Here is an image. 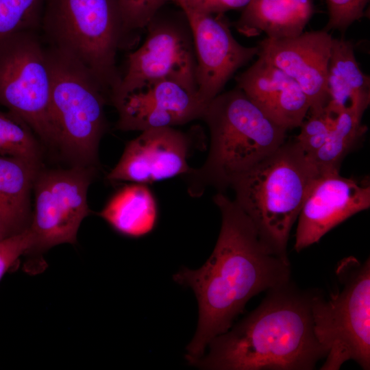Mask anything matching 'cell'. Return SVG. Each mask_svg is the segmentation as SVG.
Here are the masks:
<instances>
[{
	"label": "cell",
	"mask_w": 370,
	"mask_h": 370,
	"mask_svg": "<svg viewBox=\"0 0 370 370\" xmlns=\"http://www.w3.org/2000/svg\"><path fill=\"white\" fill-rule=\"evenodd\" d=\"M213 201L221 227L212 254L199 269L182 268L173 275L175 282L193 290L198 301L197 330L186 347L189 363L231 328L253 297L291 281L290 261L278 255L235 201L222 192Z\"/></svg>",
	"instance_id": "6da1fadb"
},
{
	"label": "cell",
	"mask_w": 370,
	"mask_h": 370,
	"mask_svg": "<svg viewBox=\"0 0 370 370\" xmlns=\"http://www.w3.org/2000/svg\"><path fill=\"white\" fill-rule=\"evenodd\" d=\"M312 293L291 281L267 291L255 310L190 364L208 370L314 369L326 352L314 332Z\"/></svg>",
	"instance_id": "7a4b0ae2"
},
{
	"label": "cell",
	"mask_w": 370,
	"mask_h": 370,
	"mask_svg": "<svg viewBox=\"0 0 370 370\" xmlns=\"http://www.w3.org/2000/svg\"><path fill=\"white\" fill-rule=\"evenodd\" d=\"M201 119L209 128L210 144L204 164L186 175L192 197L201 196L209 186L222 192L286 142L287 130L237 87L214 97Z\"/></svg>",
	"instance_id": "3957f363"
},
{
	"label": "cell",
	"mask_w": 370,
	"mask_h": 370,
	"mask_svg": "<svg viewBox=\"0 0 370 370\" xmlns=\"http://www.w3.org/2000/svg\"><path fill=\"white\" fill-rule=\"evenodd\" d=\"M321 172L295 140L285 142L230 184L235 202L284 260H289L291 231Z\"/></svg>",
	"instance_id": "277c9868"
},
{
	"label": "cell",
	"mask_w": 370,
	"mask_h": 370,
	"mask_svg": "<svg viewBox=\"0 0 370 370\" xmlns=\"http://www.w3.org/2000/svg\"><path fill=\"white\" fill-rule=\"evenodd\" d=\"M40 23L49 46L83 66L110 99L121 81L116 58L126 34L115 0H45Z\"/></svg>",
	"instance_id": "5b68a950"
},
{
	"label": "cell",
	"mask_w": 370,
	"mask_h": 370,
	"mask_svg": "<svg viewBox=\"0 0 370 370\" xmlns=\"http://www.w3.org/2000/svg\"><path fill=\"white\" fill-rule=\"evenodd\" d=\"M337 291L328 298L313 291L311 313L317 339L326 352L321 370H338L349 360L370 369V259L337 264Z\"/></svg>",
	"instance_id": "8992f818"
},
{
	"label": "cell",
	"mask_w": 370,
	"mask_h": 370,
	"mask_svg": "<svg viewBox=\"0 0 370 370\" xmlns=\"http://www.w3.org/2000/svg\"><path fill=\"white\" fill-rule=\"evenodd\" d=\"M47 47L51 73L50 111L58 147L73 163L94 167L107 129L104 107L109 97L79 64Z\"/></svg>",
	"instance_id": "52a82bcc"
},
{
	"label": "cell",
	"mask_w": 370,
	"mask_h": 370,
	"mask_svg": "<svg viewBox=\"0 0 370 370\" xmlns=\"http://www.w3.org/2000/svg\"><path fill=\"white\" fill-rule=\"evenodd\" d=\"M47 53L33 30L0 40V104L22 119L45 144L58 147L50 111Z\"/></svg>",
	"instance_id": "ba28073f"
},
{
	"label": "cell",
	"mask_w": 370,
	"mask_h": 370,
	"mask_svg": "<svg viewBox=\"0 0 370 370\" xmlns=\"http://www.w3.org/2000/svg\"><path fill=\"white\" fill-rule=\"evenodd\" d=\"M94 167L73 165L65 169H40L33 186L34 210L29 229L34 238L25 269L42 268L41 254L62 243L73 244L83 219L90 213L87 193Z\"/></svg>",
	"instance_id": "9c48e42d"
},
{
	"label": "cell",
	"mask_w": 370,
	"mask_h": 370,
	"mask_svg": "<svg viewBox=\"0 0 370 370\" xmlns=\"http://www.w3.org/2000/svg\"><path fill=\"white\" fill-rule=\"evenodd\" d=\"M147 28L142 45L128 55L125 73L110 101L113 105L134 90L159 81L175 82L197 96L196 57L186 16L182 21L156 16Z\"/></svg>",
	"instance_id": "30bf717a"
},
{
	"label": "cell",
	"mask_w": 370,
	"mask_h": 370,
	"mask_svg": "<svg viewBox=\"0 0 370 370\" xmlns=\"http://www.w3.org/2000/svg\"><path fill=\"white\" fill-rule=\"evenodd\" d=\"M191 29L196 57L197 97L206 106L222 92L238 69L258 56V46L246 47L233 36L223 14L182 9Z\"/></svg>",
	"instance_id": "8fae6325"
},
{
	"label": "cell",
	"mask_w": 370,
	"mask_h": 370,
	"mask_svg": "<svg viewBox=\"0 0 370 370\" xmlns=\"http://www.w3.org/2000/svg\"><path fill=\"white\" fill-rule=\"evenodd\" d=\"M370 207L369 180L343 177L339 170L322 171L297 219V252L318 243L334 227Z\"/></svg>",
	"instance_id": "7c38bea8"
},
{
	"label": "cell",
	"mask_w": 370,
	"mask_h": 370,
	"mask_svg": "<svg viewBox=\"0 0 370 370\" xmlns=\"http://www.w3.org/2000/svg\"><path fill=\"white\" fill-rule=\"evenodd\" d=\"M332 39L322 29L287 38L266 37L257 45L258 56L298 84L308 99L310 114L323 112L329 102L327 79Z\"/></svg>",
	"instance_id": "4fadbf2b"
},
{
	"label": "cell",
	"mask_w": 370,
	"mask_h": 370,
	"mask_svg": "<svg viewBox=\"0 0 370 370\" xmlns=\"http://www.w3.org/2000/svg\"><path fill=\"white\" fill-rule=\"evenodd\" d=\"M190 136L174 127L143 131L127 143L106 179L147 184L189 174L193 170L188 164Z\"/></svg>",
	"instance_id": "5bb4252c"
},
{
	"label": "cell",
	"mask_w": 370,
	"mask_h": 370,
	"mask_svg": "<svg viewBox=\"0 0 370 370\" xmlns=\"http://www.w3.org/2000/svg\"><path fill=\"white\" fill-rule=\"evenodd\" d=\"M113 106L119 115L117 129L141 132L201 119L206 108L197 95L170 81L145 84Z\"/></svg>",
	"instance_id": "9a60e30c"
},
{
	"label": "cell",
	"mask_w": 370,
	"mask_h": 370,
	"mask_svg": "<svg viewBox=\"0 0 370 370\" xmlns=\"http://www.w3.org/2000/svg\"><path fill=\"white\" fill-rule=\"evenodd\" d=\"M258 57L253 64L236 77V87L285 130L300 127L310 108L306 95L287 74Z\"/></svg>",
	"instance_id": "2e32d148"
},
{
	"label": "cell",
	"mask_w": 370,
	"mask_h": 370,
	"mask_svg": "<svg viewBox=\"0 0 370 370\" xmlns=\"http://www.w3.org/2000/svg\"><path fill=\"white\" fill-rule=\"evenodd\" d=\"M314 12L312 0H249L234 26L247 37L291 38L304 32Z\"/></svg>",
	"instance_id": "e0dca14e"
},
{
	"label": "cell",
	"mask_w": 370,
	"mask_h": 370,
	"mask_svg": "<svg viewBox=\"0 0 370 370\" xmlns=\"http://www.w3.org/2000/svg\"><path fill=\"white\" fill-rule=\"evenodd\" d=\"M327 84L328 112L337 116L350 108L364 114L370 103V78L361 71L350 40L333 38Z\"/></svg>",
	"instance_id": "ac0fdd59"
},
{
	"label": "cell",
	"mask_w": 370,
	"mask_h": 370,
	"mask_svg": "<svg viewBox=\"0 0 370 370\" xmlns=\"http://www.w3.org/2000/svg\"><path fill=\"white\" fill-rule=\"evenodd\" d=\"M99 214L119 233L138 238L153 230L158 208L147 184L133 183L119 189Z\"/></svg>",
	"instance_id": "d6986e66"
},
{
	"label": "cell",
	"mask_w": 370,
	"mask_h": 370,
	"mask_svg": "<svg viewBox=\"0 0 370 370\" xmlns=\"http://www.w3.org/2000/svg\"><path fill=\"white\" fill-rule=\"evenodd\" d=\"M40 163L0 155V212L18 232L29 227L30 196Z\"/></svg>",
	"instance_id": "ffe728a7"
},
{
	"label": "cell",
	"mask_w": 370,
	"mask_h": 370,
	"mask_svg": "<svg viewBox=\"0 0 370 370\" xmlns=\"http://www.w3.org/2000/svg\"><path fill=\"white\" fill-rule=\"evenodd\" d=\"M362 116L350 108L336 116L325 143L310 157L321 171L339 170L342 160L367 130Z\"/></svg>",
	"instance_id": "44dd1931"
},
{
	"label": "cell",
	"mask_w": 370,
	"mask_h": 370,
	"mask_svg": "<svg viewBox=\"0 0 370 370\" xmlns=\"http://www.w3.org/2000/svg\"><path fill=\"white\" fill-rule=\"evenodd\" d=\"M0 155L40 162V143L31 128L10 112L0 110Z\"/></svg>",
	"instance_id": "7402d4cb"
},
{
	"label": "cell",
	"mask_w": 370,
	"mask_h": 370,
	"mask_svg": "<svg viewBox=\"0 0 370 370\" xmlns=\"http://www.w3.org/2000/svg\"><path fill=\"white\" fill-rule=\"evenodd\" d=\"M45 0H0V40L33 30L41 22Z\"/></svg>",
	"instance_id": "603a6c76"
},
{
	"label": "cell",
	"mask_w": 370,
	"mask_h": 370,
	"mask_svg": "<svg viewBox=\"0 0 370 370\" xmlns=\"http://www.w3.org/2000/svg\"><path fill=\"white\" fill-rule=\"evenodd\" d=\"M336 118V116L325 108L323 112L310 114L307 120L303 121L295 141L310 157L325 143Z\"/></svg>",
	"instance_id": "cb8c5ba5"
},
{
	"label": "cell",
	"mask_w": 370,
	"mask_h": 370,
	"mask_svg": "<svg viewBox=\"0 0 370 370\" xmlns=\"http://www.w3.org/2000/svg\"><path fill=\"white\" fill-rule=\"evenodd\" d=\"M173 0H115L126 34L147 27L167 2Z\"/></svg>",
	"instance_id": "d4e9b609"
},
{
	"label": "cell",
	"mask_w": 370,
	"mask_h": 370,
	"mask_svg": "<svg viewBox=\"0 0 370 370\" xmlns=\"http://www.w3.org/2000/svg\"><path fill=\"white\" fill-rule=\"evenodd\" d=\"M369 0H325L328 21L323 29L345 32L355 21L364 15Z\"/></svg>",
	"instance_id": "484cf974"
},
{
	"label": "cell",
	"mask_w": 370,
	"mask_h": 370,
	"mask_svg": "<svg viewBox=\"0 0 370 370\" xmlns=\"http://www.w3.org/2000/svg\"><path fill=\"white\" fill-rule=\"evenodd\" d=\"M33 235L29 227L0 241V280L3 275L32 247Z\"/></svg>",
	"instance_id": "4316f807"
},
{
	"label": "cell",
	"mask_w": 370,
	"mask_h": 370,
	"mask_svg": "<svg viewBox=\"0 0 370 370\" xmlns=\"http://www.w3.org/2000/svg\"><path fill=\"white\" fill-rule=\"evenodd\" d=\"M180 7L207 14H224L232 10L243 8L249 0H173Z\"/></svg>",
	"instance_id": "83f0119b"
},
{
	"label": "cell",
	"mask_w": 370,
	"mask_h": 370,
	"mask_svg": "<svg viewBox=\"0 0 370 370\" xmlns=\"http://www.w3.org/2000/svg\"><path fill=\"white\" fill-rule=\"evenodd\" d=\"M18 233L0 212V241Z\"/></svg>",
	"instance_id": "f1b7e54d"
}]
</instances>
